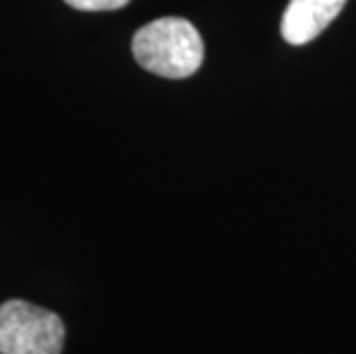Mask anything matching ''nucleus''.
<instances>
[{"mask_svg":"<svg viewBox=\"0 0 356 354\" xmlns=\"http://www.w3.org/2000/svg\"><path fill=\"white\" fill-rule=\"evenodd\" d=\"M131 51L143 70L163 79L193 77L204 60L198 28L179 17H163L143 26L134 35Z\"/></svg>","mask_w":356,"mask_h":354,"instance_id":"nucleus-1","label":"nucleus"},{"mask_svg":"<svg viewBox=\"0 0 356 354\" xmlns=\"http://www.w3.org/2000/svg\"><path fill=\"white\" fill-rule=\"evenodd\" d=\"M65 325L60 315L24 299L0 306V354H60Z\"/></svg>","mask_w":356,"mask_h":354,"instance_id":"nucleus-2","label":"nucleus"},{"mask_svg":"<svg viewBox=\"0 0 356 354\" xmlns=\"http://www.w3.org/2000/svg\"><path fill=\"white\" fill-rule=\"evenodd\" d=\"M347 0H290L280 21L283 40L292 47L313 42L343 12Z\"/></svg>","mask_w":356,"mask_h":354,"instance_id":"nucleus-3","label":"nucleus"},{"mask_svg":"<svg viewBox=\"0 0 356 354\" xmlns=\"http://www.w3.org/2000/svg\"><path fill=\"white\" fill-rule=\"evenodd\" d=\"M65 3L79 12H113L124 7L129 0H65Z\"/></svg>","mask_w":356,"mask_h":354,"instance_id":"nucleus-4","label":"nucleus"}]
</instances>
